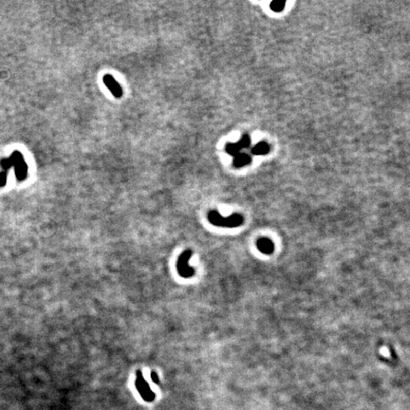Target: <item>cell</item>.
<instances>
[{
    "mask_svg": "<svg viewBox=\"0 0 410 410\" xmlns=\"http://www.w3.org/2000/svg\"><path fill=\"white\" fill-rule=\"evenodd\" d=\"M150 377H151V380H152L153 382L157 384V385H160V380H159V377H158V375H157L156 372L152 371L151 374H150Z\"/></svg>",
    "mask_w": 410,
    "mask_h": 410,
    "instance_id": "obj_10",
    "label": "cell"
},
{
    "mask_svg": "<svg viewBox=\"0 0 410 410\" xmlns=\"http://www.w3.org/2000/svg\"><path fill=\"white\" fill-rule=\"evenodd\" d=\"M251 144V139L248 135H243L240 141L236 143H227L226 150L227 153L230 155L235 156L238 155L239 153H241V149H247L248 147H250Z\"/></svg>",
    "mask_w": 410,
    "mask_h": 410,
    "instance_id": "obj_4",
    "label": "cell"
},
{
    "mask_svg": "<svg viewBox=\"0 0 410 410\" xmlns=\"http://www.w3.org/2000/svg\"><path fill=\"white\" fill-rule=\"evenodd\" d=\"M207 218L209 222L217 227L236 228L241 226L243 223V218L240 214H233L230 217H222L217 210H211L208 213Z\"/></svg>",
    "mask_w": 410,
    "mask_h": 410,
    "instance_id": "obj_1",
    "label": "cell"
},
{
    "mask_svg": "<svg viewBox=\"0 0 410 410\" xmlns=\"http://www.w3.org/2000/svg\"><path fill=\"white\" fill-rule=\"evenodd\" d=\"M252 163V157L247 153H239L233 157V166L236 168H241Z\"/></svg>",
    "mask_w": 410,
    "mask_h": 410,
    "instance_id": "obj_6",
    "label": "cell"
},
{
    "mask_svg": "<svg viewBox=\"0 0 410 410\" xmlns=\"http://www.w3.org/2000/svg\"><path fill=\"white\" fill-rule=\"evenodd\" d=\"M257 248L260 250V252L264 254H271L273 252L274 245L272 241L267 239H260L257 241Z\"/></svg>",
    "mask_w": 410,
    "mask_h": 410,
    "instance_id": "obj_7",
    "label": "cell"
},
{
    "mask_svg": "<svg viewBox=\"0 0 410 410\" xmlns=\"http://www.w3.org/2000/svg\"><path fill=\"white\" fill-rule=\"evenodd\" d=\"M135 386L138 389V391L140 392L142 399L145 400L147 402H152L155 399V394L149 388V385L148 382L144 380L143 376L141 374V370L137 371Z\"/></svg>",
    "mask_w": 410,
    "mask_h": 410,
    "instance_id": "obj_3",
    "label": "cell"
},
{
    "mask_svg": "<svg viewBox=\"0 0 410 410\" xmlns=\"http://www.w3.org/2000/svg\"><path fill=\"white\" fill-rule=\"evenodd\" d=\"M193 252L190 249L185 250L180 256L177 262V271L179 275L184 278H190L195 275V269L189 265Z\"/></svg>",
    "mask_w": 410,
    "mask_h": 410,
    "instance_id": "obj_2",
    "label": "cell"
},
{
    "mask_svg": "<svg viewBox=\"0 0 410 410\" xmlns=\"http://www.w3.org/2000/svg\"><path fill=\"white\" fill-rule=\"evenodd\" d=\"M103 81H104V84L107 86V89L113 94L114 97L121 98V97L123 96V90H122L120 85H119L118 82L114 79L112 75L106 74V75L104 76V78H103Z\"/></svg>",
    "mask_w": 410,
    "mask_h": 410,
    "instance_id": "obj_5",
    "label": "cell"
},
{
    "mask_svg": "<svg viewBox=\"0 0 410 410\" xmlns=\"http://www.w3.org/2000/svg\"><path fill=\"white\" fill-rule=\"evenodd\" d=\"M269 151V144L266 143V142H264V141L257 143L256 145H255V147L252 149V153H253L254 155H265V154H267Z\"/></svg>",
    "mask_w": 410,
    "mask_h": 410,
    "instance_id": "obj_8",
    "label": "cell"
},
{
    "mask_svg": "<svg viewBox=\"0 0 410 410\" xmlns=\"http://www.w3.org/2000/svg\"><path fill=\"white\" fill-rule=\"evenodd\" d=\"M271 9L276 12V13H279L283 11V9L285 7V2H281V1H274L270 4Z\"/></svg>",
    "mask_w": 410,
    "mask_h": 410,
    "instance_id": "obj_9",
    "label": "cell"
}]
</instances>
